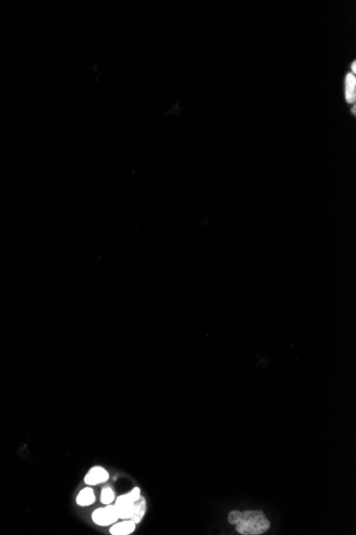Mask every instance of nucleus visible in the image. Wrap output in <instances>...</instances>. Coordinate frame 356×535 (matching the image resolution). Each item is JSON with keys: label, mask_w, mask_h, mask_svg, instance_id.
<instances>
[{"label": "nucleus", "mask_w": 356, "mask_h": 535, "mask_svg": "<svg viewBox=\"0 0 356 535\" xmlns=\"http://www.w3.org/2000/svg\"><path fill=\"white\" fill-rule=\"evenodd\" d=\"M145 512H146V500L140 496L139 499L135 500L133 503L132 515L129 521L133 522L135 525L139 524L142 521L143 516L145 515Z\"/></svg>", "instance_id": "5"}, {"label": "nucleus", "mask_w": 356, "mask_h": 535, "mask_svg": "<svg viewBox=\"0 0 356 535\" xmlns=\"http://www.w3.org/2000/svg\"><path fill=\"white\" fill-rule=\"evenodd\" d=\"M352 112H353V114H355V106H353V108H352Z\"/></svg>", "instance_id": "11"}, {"label": "nucleus", "mask_w": 356, "mask_h": 535, "mask_svg": "<svg viewBox=\"0 0 356 535\" xmlns=\"http://www.w3.org/2000/svg\"><path fill=\"white\" fill-rule=\"evenodd\" d=\"M101 500L105 504H110L113 500H115V493H113V491L111 488L107 487V488L103 489L102 496H101Z\"/></svg>", "instance_id": "9"}, {"label": "nucleus", "mask_w": 356, "mask_h": 535, "mask_svg": "<svg viewBox=\"0 0 356 535\" xmlns=\"http://www.w3.org/2000/svg\"><path fill=\"white\" fill-rule=\"evenodd\" d=\"M351 70H352L351 73H352L353 75H355V73H356V62H355V61H353L352 64H351Z\"/></svg>", "instance_id": "10"}, {"label": "nucleus", "mask_w": 356, "mask_h": 535, "mask_svg": "<svg viewBox=\"0 0 356 535\" xmlns=\"http://www.w3.org/2000/svg\"><path fill=\"white\" fill-rule=\"evenodd\" d=\"M76 501H77V503L81 507L91 506V504H93L95 502L94 492L91 488L82 489V491L79 493V495L77 496V499H76Z\"/></svg>", "instance_id": "8"}, {"label": "nucleus", "mask_w": 356, "mask_h": 535, "mask_svg": "<svg viewBox=\"0 0 356 535\" xmlns=\"http://www.w3.org/2000/svg\"><path fill=\"white\" fill-rule=\"evenodd\" d=\"M345 87H346V100L347 102L349 104H352L355 102V97H356V79H355V75H353L352 73H348L347 76H346V81H345Z\"/></svg>", "instance_id": "6"}, {"label": "nucleus", "mask_w": 356, "mask_h": 535, "mask_svg": "<svg viewBox=\"0 0 356 535\" xmlns=\"http://www.w3.org/2000/svg\"><path fill=\"white\" fill-rule=\"evenodd\" d=\"M135 529V524L129 519H126L125 522L117 524L111 527L110 532L113 535H128L131 534Z\"/></svg>", "instance_id": "7"}, {"label": "nucleus", "mask_w": 356, "mask_h": 535, "mask_svg": "<svg viewBox=\"0 0 356 535\" xmlns=\"http://www.w3.org/2000/svg\"><path fill=\"white\" fill-rule=\"evenodd\" d=\"M119 518L118 510L115 506H108L103 509L96 510L93 515L92 519L93 522L100 526H108L113 523H116Z\"/></svg>", "instance_id": "3"}, {"label": "nucleus", "mask_w": 356, "mask_h": 535, "mask_svg": "<svg viewBox=\"0 0 356 535\" xmlns=\"http://www.w3.org/2000/svg\"><path fill=\"white\" fill-rule=\"evenodd\" d=\"M140 496H141L140 489L138 487H135V488L132 489V491L129 494L123 495V496H120L119 498H118L115 507L118 510V513H119V518L130 519V517L132 515L133 503H134L135 500L139 499Z\"/></svg>", "instance_id": "2"}, {"label": "nucleus", "mask_w": 356, "mask_h": 535, "mask_svg": "<svg viewBox=\"0 0 356 535\" xmlns=\"http://www.w3.org/2000/svg\"><path fill=\"white\" fill-rule=\"evenodd\" d=\"M229 522L236 526V530L242 535H259L270 528V522L260 511H233Z\"/></svg>", "instance_id": "1"}, {"label": "nucleus", "mask_w": 356, "mask_h": 535, "mask_svg": "<svg viewBox=\"0 0 356 535\" xmlns=\"http://www.w3.org/2000/svg\"><path fill=\"white\" fill-rule=\"evenodd\" d=\"M109 479V474L107 470L104 469L103 467H93L91 469L85 478L86 483L89 485H97L100 483H104Z\"/></svg>", "instance_id": "4"}]
</instances>
